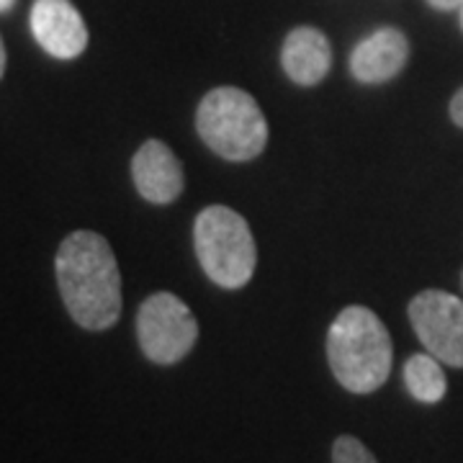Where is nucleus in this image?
Returning <instances> with one entry per match:
<instances>
[{
    "mask_svg": "<svg viewBox=\"0 0 463 463\" xmlns=\"http://www.w3.org/2000/svg\"><path fill=\"white\" fill-rule=\"evenodd\" d=\"M54 270L75 325L88 332L114 327L121 317V270L106 237L90 230L72 232L57 250Z\"/></svg>",
    "mask_w": 463,
    "mask_h": 463,
    "instance_id": "f257e3e1",
    "label": "nucleus"
},
{
    "mask_svg": "<svg viewBox=\"0 0 463 463\" xmlns=\"http://www.w3.org/2000/svg\"><path fill=\"white\" fill-rule=\"evenodd\" d=\"M5 62H8V54H5V44H3V36H0V80L5 75Z\"/></svg>",
    "mask_w": 463,
    "mask_h": 463,
    "instance_id": "2eb2a0df",
    "label": "nucleus"
},
{
    "mask_svg": "<svg viewBox=\"0 0 463 463\" xmlns=\"http://www.w3.org/2000/svg\"><path fill=\"white\" fill-rule=\"evenodd\" d=\"M137 340L147 361L173 365L183 361L199 340V322L175 294H152L137 315Z\"/></svg>",
    "mask_w": 463,
    "mask_h": 463,
    "instance_id": "39448f33",
    "label": "nucleus"
},
{
    "mask_svg": "<svg viewBox=\"0 0 463 463\" xmlns=\"http://www.w3.org/2000/svg\"><path fill=\"white\" fill-rule=\"evenodd\" d=\"M281 65L283 72L301 88L319 85L332 67L330 39L315 26H298L283 42Z\"/></svg>",
    "mask_w": 463,
    "mask_h": 463,
    "instance_id": "9d476101",
    "label": "nucleus"
},
{
    "mask_svg": "<svg viewBox=\"0 0 463 463\" xmlns=\"http://www.w3.org/2000/svg\"><path fill=\"white\" fill-rule=\"evenodd\" d=\"M448 111H450L453 124L463 129V88L456 93V96H453V99H450V109H448Z\"/></svg>",
    "mask_w": 463,
    "mask_h": 463,
    "instance_id": "ddd939ff",
    "label": "nucleus"
},
{
    "mask_svg": "<svg viewBox=\"0 0 463 463\" xmlns=\"http://www.w3.org/2000/svg\"><path fill=\"white\" fill-rule=\"evenodd\" d=\"M392 337L368 307H347L327 332V364L350 394H373L392 373Z\"/></svg>",
    "mask_w": 463,
    "mask_h": 463,
    "instance_id": "f03ea898",
    "label": "nucleus"
},
{
    "mask_svg": "<svg viewBox=\"0 0 463 463\" xmlns=\"http://www.w3.org/2000/svg\"><path fill=\"white\" fill-rule=\"evenodd\" d=\"M194 248L203 273L222 288H242L258 263L245 216L230 206H206L194 224Z\"/></svg>",
    "mask_w": 463,
    "mask_h": 463,
    "instance_id": "20e7f679",
    "label": "nucleus"
},
{
    "mask_svg": "<svg viewBox=\"0 0 463 463\" xmlns=\"http://www.w3.org/2000/svg\"><path fill=\"white\" fill-rule=\"evenodd\" d=\"M32 32L39 47L57 60H75L88 47V26L70 0H33Z\"/></svg>",
    "mask_w": 463,
    "mask_h": 463,
    "instance_id": "0eeeda50",
    "label": "nucleus"
},
{
    "mask_svg": "<svg viewBox=\"0 0 463 463\" xmlns=\"http://www.w3.org/2000/svg\"><path fill=\"white\" fill-rule=\"evenodd\" d=\"M196 132L206 147L230 163L255 160L268 145V121L258 100L232 85L214 88L201 99Z\"/></svg>",
    "mask_w": 463,
    "mask_h": 463,
    "instance_id": "7ed1b4c3",
    "label": "nucleus"
},
{
    "mask_svg": "<svg viewBox=\"0 0 463 463\" xmlns=\"http://www.w3.org/2000/svg\"><path fill=\"white\" fill-rule=\"evenodd\" d=\"M461 281H463V276H461Z\"/></svg>",
    "mask_w": 463,
    "mask_h": 463,
    "instance_id": "a211bd4d",
    "label": "nucleus"
},
{
    "mask_svg": "<svg viewBox=\"0 0 463 463\" xmlns=\"http://www.w3.org/2000/svg\"><path fill=\"white\" fill-rule=\"evenodd\" d=\"M410 60V42L407 36L394 29L383 26L364 42L350 54V72L358 83L381 85L394 80Z\"/></svg>",
    "mask_w": 463,
    "mask_h": 463,
    "instance_id": "1a4fd4ad",
    "label": "nucleus"
},
{
    "mask_svg": "<svg viewBox=\"0 0 463 463\" xmlns=\"http://www.w3.org/2000/svg\"><path fill=\"white\" fill-rule=\"evenodd\" d=\"M16 5V0H0V14H5V11H11Z\"/></svg>",
    "mask_w": 463,
    "mask_h": 463,
    "instance_id": "dca6fc26",
    "label": "nucleus"
},
{
    "mask_svg": "<svg viewBox=\"0 0 463 463\" xmlns=\"http://www.w3.org/2000/svg\"><path fill=\"white\" fill-rule=\"evenodd\" d=\"M404 383H407V392L425 404H435L446 397V373L435 355H422V353L412 355L404 364Z\"/></svg>",
    "mask_w": 463,
    "mask_h": 463,
    "instance_id": "9b49d317",
    "label": "nucleus"
},
{
    "mask_svg": "<svg viewBox=\"0 0 463 463\" xmlns=\"http://www.w3.org/2000/svg\"><path fill=\"white\" fill-rule=\"evenodd\" d=\"M410 322L420 343L440 364L463 368V301L448 291H422L410 301Z\"/></svg>",
    "mask_w": 463,
    "mask_h": 463,
    "instance_id": "423d86ee",
    "label": "nucleus"
},
{
    "mask_svg": "<svg viewBox=\"0 0 463 463\" xmlns=\"http://www.w3.org/2000/svg\"><path fill=\"white\" fill-rule=\"evenodd\" d=\"M332 463H379L376 456L368 448L353 438V435H340L332 446Z\"/></svg>",
    "mask_w": 463,
    "mask_h": 463,
    "instance_id": "f8f14e48",
    "label": "nucleus"
},
{
    "mask_svg": "<svg viewBox=\"0 0 463 463\" xmlns=\"http://www.w3.org/2000/svg\"><path fill=\"white\" fill-rule=\"evenodd\" d=\"M435 11H456V8H461L463 0H428Z\"/></svg>",
    "mask_w": 463,
    "mask_h": 463,
    "instance_id": "4468645a",
    "label": "nucleus"
},
{
    "mask_svg": "<svg viewBox=\"0 0 463 463\" xmlns=\"http://www.w3.org/2000/svg\"><path fill=\"white\" fill-rule=\"evenodd\" d=\"M458 14H461V29H463V5H461V8H458Z\"/></svg>",
    "mask_w": 463,
    "mask_h": 463,
    "instance_id": "f3484780",
    "label": "nucleus"
},
{
    "mask_svg": "<svg viewBox=\"0 0 463 463\" xmlns=\"http://www.w3.org/2000/svg\"><path fill=\"white\" fill-rule=\"evenodd\" d=\"M132 181L149 203H170L183 194V165L160 139H147L132 157Z\"/></svg>",
    "mask_w": 463,
    "mask_h": 463,
    "instance_id": "6e6552de",
    "label": "nucleus"
}]
</instances>
